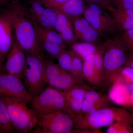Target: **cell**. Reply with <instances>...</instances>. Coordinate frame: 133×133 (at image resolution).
Wrapping results in <instances>:
<instances>
[{"instance_id": "cell-22", "label": "cell", "mask_w": 133, "mask_h": 133, "mask_svg": "<svg viewBox=\"0 0 133 133\" xmlns=\"http://www.w3.org/2000/svg\"><path fill=\"white\" fill-rule=\"evenodd\" d=\"M97 46L94 44L86 42H76L71 45V50L83 61L91 55H94Z\"/></svg>"}, {"instance_id": "cell-30", "label": "cell", "mask_w": 133, "mask_h": 133, "mask_svg": "<svg viewBox=\"0 0 133 133\" xmlns=\"http://www.w3.org/2000/svg\"><path fill=\"white\" fill-rule=\"evenodd\" d=\"M120 37L127 50L133 52V28L124 31Z\"/></svg>"}, {"instance_id": "cell-12", "label": "cell", "mask_w": 133, "mask_h": 133, "mask_svg": "<svg viewBox=\"0 0 133 133\" xmlns=\"http://www.w3.org/2000/svg\"><path fill=\"white\" fill-rule=\"evenodd\" d=\"M14 41L12 17L8 8L0 13V55L4 62Z\"/></svg>"}, {"instance_id": "cell-18", "label": "cell", "mask_w": 133, "mask_h": 133, "mask_svg": "<svg viewBox=\"0 0 133 133\" xmlns=\"http://www.w3.org/2000/svg\"><path fill=\"white\" fill-rule=\"evenodd\" d=\"M108 11L114 19L118 30L125 31L133 28V9L120 10L111 6Z\"/></svg>"}, {"instance_id": "cell-7", "label": "cell", "mask_w": 133, "mask_h": 133, "mask_svg": "<svg viewBox=\"0 0 133 133\" xmlns=\"http://www.w3.org/2000/svg\"><path fill=\"white\" fill-rule=\"evenodd\" d=\"M105 10L97 4H89L83 16L101 36L113 35L118 30L111 15Z\"/></svg>"}, {"instance_id": "cell-38", "label": "cell", "mask_w": 133, "mask_h": 133, "mask_svg": "<svg viewBox=\"0 0 133 133\" xmlns=\"http://www.w3.org/2000/svg\"><path fill=\"white\" fill-rule=\"evenodd\" d=\"M55 1L59 3H62L66 2V1H68L69 0H54Z\"/></svg>"}, {"instance_id": "cell-35", "label": "cell", "mask_w": 133, "mask_h": 133, "mask_svg": "<svg viewBox=\"0 0 133 133\" xmlns=\"http://www.w3.org/2000/svg\"><path fill=\"white\" fill-rule=\"evenodd\" d=\"M19 0H0V8L7 7L11 3Z\"/></svg>"}, {"instance_id": "cell-3", "label": "cell", "mask_w": 133, "mask_h": 133, "mask_svg": "<svg viewBox=\"0 0 133 133\" xmlns=\"http://www.w3.org/2000/svg\"><path fill=\"white\" fill-rule=\"evenodd\" d=\"M127 50L120 37L109 38L106 42L103 56L105 85L110 88L117 80L119 71L125 64Z\"/></svg>"}, {"instance_id": "cell-13", "label": "cell", "mask_w": 133, "mask_h": 133, "mask_svg": "<svg viewBox=\"0 0 133 133\" xmlns=\"http://www.w3.org/2000/svg\"><path fill=\"white\" fill-rule=\"evenodd\" d=\"M0 88L9 96L19 99L27 104L31 101L33 98L21 79L6 72L0 74Z\"/></svg>"}, {"instance_id": "cell-10", "label": "cell", "mask_w": 133, "mask_h": 133, "mask_svg": "<svg viewBox=\"0 0 133 133\" xmlns=\"http://www.w3.org/2000/svg\"><path fill=\"white\" fill-rule=\"evenodd\" d=\"M27 8L31 18L39 25L45 28L54 29L57 12L39 0H28Z\"/></svg>"}, {"instance_id": "cell-24", "label": "cell", "mask_w": 133, "mask_h": 133, "mask_svg": "<svg viewBox=\"0 0 133 133\" xmlns=\"http://www.w3.org/2000/svg\"><path fill=\"white\" fill-rule=\"evenodd\" d=\"M15 132L5 103L0 97V133Z\"/></svg>"}, {"instance_id": "cell-14", "label": "cell", "mask_w": 133, "mask_h": 133, "mask_svg": "<svg viewBox=\"0 0 133 133\" xmlns=\"http://www.w3.org/2000/svg\"><path fill=\"white\" fill-rule=\"evenodd\" d=\"M90 88L86 84L77 86L64 91L67 112L76 122L80 114L86 92Z\"/></svg>"}, {"instance_id": "cell-26", "label": "cell", "mask_w": 133, "mask_h": 133, "mask_svg": "<svg viewBox=\"0 0 133 133\" xmlns=\"http://www.w3.org/2000/svg\"><path fill=\"white\" fill-rule=\"evenodd\" d=\"M73 53V60L70 73L77 80L84 83L85 80L83 74V61L74 52Z\"/></svg>"}, {"instance_id": "cell-11", "label": "cell", "mask_w": 133, "mask_h": 133, "mask_svg": "<svg viewBox=\"0 0 133 133\" xmlns=\"http://www.w3.org/2000/svg\"><path fill=\"white\" fill-rule=\"evenodd\" d=\"M26 60V52L15 40L4 63L5 72L23 79Z\"/></svg>"}, {"instance_id": "cell-34", "label": "cell", "mask_w": 133, "mask_h": 133, "mask_svg": "<svg viewBox=\"0 0 133 133\" xmlns=\"http://www.w3.org/2000/svg\"><path fill=\"white\" fill-rule=\"evenodd\" d=\"M124 66H128L133 69V52H130L128 55Z\"/></svg>"}, {"instance_id": "cell-32", "label": "cell", "mask_w": 133, "mask_h": 133, "mask_svg": "<svg viewBox=\"0 0 133 133\" xmlns=\"http://www.w3.org/2000/svg\"><path fill=\"white\" fill-rule=\"evenodd\" d=\"M108 98V97L102 94L90 90L86 92L84 98L85 99L92 102H99Z\"/></svg>"}, {"instance_id": "cell-25", "label": "cell", "mask_w": 133, "mask_h": 133, "mask_svg": "<svg viewBox=\"0 0 133 133\" xmlns=\"http://www.w3.org/2000/svg\"><path fill=\"white\" fill-rule=\"evenodd\" d=\"M109 107L110 101L109 98L98 102H91L84 99L82 104L80 115L77 120L85 115L92 113L99 109Z\"/></svg>"}, {"instance_id": "cell-27", "label": "cell", "mask_w": 133, "mask_h": 133, "mask_svg": "<svg viewBox=\"0 0 133 133\" xmlns=\"http://www.w3.org/2000/svg\"><path fill=\"white\" fill-rule=\"evenodd\" d=\"M73 56L74 53L71 50H65L57 58L58 65L62 69L70 72L73 60Z\"/></svg>"}, {"instance_id": "cell-28", "label": "cell", "mask_w": 133, "mask_h": 133, "mask_svg": "<svg viewBox=\"0 0 133 133\" xmlns=\"http://www.w3.org/2000/svg\"><path fill=\"white\" fill-rule=\"evenodd\" d=\"M131 124L124 122H116L109 126L107 133H133V128Z\"/></svg>"}, {"instance_id": "cell-9", "label": "cell", "mask_w": 133, "mask_h": 133, "mask_svg": "<svg viewBox=\"0 0 133 133\" xmlns=\"http://www.w3.org/2000/svg\"><path fill=\"white\" fill-rule=\"evenodd\" d=\"M44 64L45 81L53 88L64 91L77 86L85 84L77 80L70 72L51 60L45 59Z\"/></svg>"}, {"instance_id": "cell-37", "label": "cell", "mask_w": 133, "mask_h": 133, "mask_svg": "<svg viewBox=\"0 0 133 133\" xmlns=\"http://www.w3.org/2000/svg\"><path fill=\"white\" fill-rule=\"evenodd\" d=\"M3 95H9L6 92L2 90L1 88H0V97Z\"/></svg>"}, {"instance_id": "cell-19", "label": "cell", "mask_w": 133, "mask_h": 133, "mask_svg": "<svg viewBox=\"0 0 133 133\" xmlns=\"http://www.w3.org/2000/svg\"><path fill=\"white\" fill-rule=\"evenodd\" d=\"M32 19L37 39H44L56 43L59 45L65 46L60 34L55 29L43 28L39 26L33 19Z\"/></svg>"}, {"instance_id": "cell-33", "label": "cell", "mask_w": 133, "mask_h": 133, "mask_svg": "<svg viewBox=\"0 0 133 133\" xmlns=\"http://www.w3.org/2000/svg\"><path fill=\"white\" fill-rule=\"evenodd\" d=\"M85 2L88 3L89 4H95L98 5L106 10H108L112 6L110 4L109 0H84Z\"/></svg>"}, {"instance_id": "cell-23", "label": "cell", "mask_w": 133, "mask_h": 133, "mask_svg": "<svg viewBox=\"0 0 133 133\" xmlns=\"http://www.w3.org/2000/svg\"><path fill=\"white\" fill-rule=\"evenodd\" d=\"M37 39L43 51H45L50 57L53 59H57L59 55L66 50L64 45H59L44 39Z\"/></svg>"}, {"instance_id": "cell-4", "label": "cell", "mask_w": 133, "mask_h": 133, "mask_svg": "<svg viewBox=\"0 0 133 133\" xmlns=\"http://www.w3.org/2000/svg\"><path fill=\"white\" fill-rule=\"evenodd\" d=\"M0 97L5 103L16 132H28L38 124V116L26 102L13 96L3 95Z\"/></svg>"}, {"instance_id": "cell-21", "label": "cell", "mask_w": 133, "mask_h": 133, "mask_svg": "<svg viewBox=\"0 0 133 133\" xmlns=\"http://www.w3.org/2000/svg\"><path fill=\"white\" fill-rule=\"evenodd\" d=\"M106 42L97 46V49L94 55V67L97 77L101 88L105 85V74L103 64V56Z\"/></svg>"}, {"instance_id": "cell-6", "label": "cell", "mask_w": 133, "mask_h": 133, "mask_svg": "<svg viewBox=\"0 0 133 133\" xmlns=\"http://www.w3.org/2000/svg\"><path fill=\"white\" fill-rule=\"evenodd\" d=\"M31 107L37 116L66 110L63 91L49 86L31 100Z\"/></svg>"}, {"instance_id": "cell-29", "label": "cell", "mask_w": 133, "mask_h": 133, "mask_svg": "<svg viewBox=\"0 0 133 133\" xmlns=\"http://www.w3.org/2000/svg\"><path fill=\"white\" fill-rule=\"evenodd\" d=\"M118 79L126 84H133V69L123 66L119 71Z\"/></svg>"}, {"instance_id": "cell-39", "label": "cell", "mask_w": 133, "mask_h": 133, "mask_svg": "<svg viewBox=\"0 0 133 133\" xmlns=\"http://www.w3.org/2000/svg\"><path fill=\"white\" fill-rule=\"evenodd\" d=\"M130 108H131V114H132V115L133 117V107Z\"/></svg>"}, {"instance_id": "cell-8", "label": "cell", "mask_w": 133, "mask_h": 133, "mask_svg": "<svg viewBox=\"0 0 133 133\" xmlns=\"http://www.w3.org/2000/svg\"><path fill=\"white\" fill-rule=\"evenodd\" d=\"M39 132L42 133H70L75 122L67 112L58 111L38 116Z\"/></svg>"}, {"instance_id": "cell-17", "label": "cell", "mask_w": 133, "mask_h": 133, "mask_svg": "<svg viewBox=\"0 0 133 133\" xmlns=\"http://www.w3.org/2000/svg\"><path fill=\"white\" fill-rule=\"evenodd\" d=\"M71 22L77 41L79 40L96 45L101 35L84 17H77L72 20Z\"/></svg>"}, {"instance_id": "cell-16", "label": "cell", "mask_w": 133, "mask_h": 133, "mask_svg": "<svg viewBox=\"0 0 133 133\" xmlns=\"http://www.w3.org/2000/svg\"><path fill=\"white\" fill-rule=\"evenodd\" d=\"M48 6L63 14L71 20L84 15L87 6L84 0H69L59 3L54 0H39Z\"/></svg>"}, {"instance_id": "cell-36", "label": "cell", "mask_w": 133, "mask_h": 133, "mask_svg": "<svg viewBox=\"0 0 133 133\" xmlns=\"http://www.w3.org/2000/svg\"><path fill=\"white\" fill-rule=\"evenodd\" d=\"M4 62H5L0 55V74L5 73L4 70Z\"/></svg>"}, {"instance_id": "cell-5", "label": "cell", "mask_w": 133, "mask_h": 133, "mask_svg": "<svg viewBox=\"0 0 133 133\" xmlns=\"http://www.w3.org/2000/svg\"><path fill=\"white\" fill-rule=\"evenodd\" d=\"M24 70V85L32 97L37 96L46 88L44 61L36 56L26 53Z\"/></svg>"}, {"instance_id": "cell-20", "label": "cell", "mask_w": 133, "mask_h": 133, "mask_svg": "<svg viewBox=\"0 0 133 133\" xmlns=\"http://www.w3.org/2000/svg\"><path fill=\"white\" fill-rule=\"evenodd\" d=\"M83 71L85 81L91 85L101 88L94 67V55L89 56L83 61Z\"/></svg>"}, {"instance_id": "cell-15", "label": "cell", "mask_w": 133, "mask_h": 133, "mask_svg": "<svg viewBox=\"0 0 133 133\" xmlns=\"http://www.w3.org/2000/svg\"><path fill=\"white\" fill-rule=\"evenodd\" d=\"M108 98L116 104L133 107V84H126L117 79L110 88Z\"/></svg>"}, {"instance_id": "cell-2", "label": "cell", "mask_w": 133, "mask_h": 133, "mask_svg": "<svg viewBox=\"0 0 133 133\" xmlns=\"http://www.w3.org/2000/svg\"><path fill=\"white\" fill-rule=\"evenodd\" d=\"M116 122H124L133 126V117L124 108L110 107L83 115L75 122V129H99Z\"/></svg>"}, {"instance_id": "cell-1", "label": "cell", "mask_w": 133, "mask_h": 133, "mask_svg": "<svg viewBox=\"0 0 133 133\" xmlns=\"http://www.w3.org/2000/svg\"><path fill=\"white\" fill-rule=\"evenodd\" d=\"M12 17L14 39L26 53L45 59L38 42L32 18L27 8L19 1L7 6Z\"/></svg>"}, {"instance_id": "cell-31", "label": "cell", "mask_w": 133, "mask_h": 133, "mask_svg": "<svg viewBox=\"0 0 133 133\" xmlns=\"http://www.w3.org/2000/svg\"><path fill=\"white\" fill-rule=\"evenodd\" d=\"M113 7L120 10L133 9V0H109Z\"/></svg>"}]
</instances>
